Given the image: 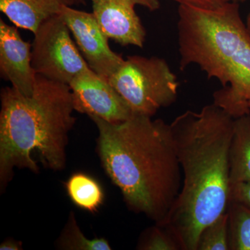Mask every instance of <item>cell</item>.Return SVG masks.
<instances>
[{
  "label": "cell",
  "instance_id": "1",
  "mask_svg": "<svg viewBox=\"0 0 250 250\" xmlns=\"http://www.w3.org/2000/svg\"><path fill=\"white\" fill-rule=\"evenodd\" d=\"M234 121L213 103L200 112H184L170 124L182 186L161 226L170 230L182 250H197L202 230L228 210Z\"/></svg>",
  "mask_w": 250,
  "mask_h": 250
},
{
  "label": "cell",
  "instance_id": "2",
  "mask_svg": "<svg viewBox=\"0 0 250 250\" xmlns=\"http://www.w3.org/2000/svg\"><path fill=\"white\" fill-rule=\"evenodd\" d=\"M152 118L135 115L111 123L90 117L104 169L125 203L161 226L182 189V172L170 125Z\"/></svg>",
  "mask_w": 250,
  "mask_h": 250
},
{
  "label": "cell",
  "instance_id": "3",
  "mask_svg": "<svg viewBox=\"0 0 250 250\" xmlns=\"http://www.w3.org/2000/svg\"><path fill=\"white\" fill-rule=\"evenodd\" d=\"M0 98L1 187L11 180L14 167L38 173L35 154L47 168L62 170L68 134L76 121L70 85L36 75L30 96L11 86L1 89Z\"/></svg>",
  "mask_w": 250,
  "mask_h": 250
},
{
  "label": "cell",
  "instance_id": "4",
  "mask_svg": "<svg viewBox=\"0 0 250 250\" xmlns=\"http://www.w3.org/2000/svg\"><path fill=\"white\" fill-rule=\"evenodd\" d=\"M179 67L196 65L223 88L213 94V103L233 118L250 114V34L230 1L216 9L179 5Z\"/></svg>",
  "mask_w": 250,
  "mask_h": 250
},
{
  "label": "cell",
  "instance_id": "5",
  "mask_svg": "<svg viewBox=\"0 0 250 250\" xmlns=\"http://www.w3.org/2000/svg\"><path fill=\"white\" fill-rule=\"evenodd\" d=\"M108 80L136 115L152 117L178 96L177 77L159 57L130 56Z\"/></svg>",
  "mask_w": 250,
  "mask_h": 250
},
{
  "label": "cell",
  "instance_id": "6",
  "mask_svg": "<svg viewBox=\"0 0 250 250\" xmlns=\"http://www.w3.org/2000/svg\"><path fill=\"white\" fill-rule=\"evenodd\" d=\"M70 34L60 14L41 24L31 43V63L36 75L70 85L91 70Z\"/></svg>",
  "mask_w": 250,
  "mask_h": 250
},
{
  "label": "cell",
  "instance_id": "7",
  "mask_svg": "<svg viewBox=\"0 0 250 250\" xmlns=\"http://www.w3.org/2000/svg\"><path fill=\"white\" fill-rule=\"evenodd\" d=\"M73 35L77 47L90 68L108 80L125 62L108 45V38L102 30L93 13L63 6L60 14Z\"/></svg>",
  "mask_w": 250,
  "mask_h": 250
},
{
  "label": "cell",
  "instance_id": "8",
  "mask_svg": "<svg viewBox=\"0 0 250 250\" xmlns=\"http://www.w3.org/2000/svg\"><path fill=\"white\" fill-rule=\"evenodd\" d=\"M75 111L108 123H121L135 116L132 108L106 79L93 70L70 83Z\"/></svg>",
  "mask_w": 250,
  "mask_h": 250
},
{
  "label": "cell",
  "instance_id": "9",
  "mask_svg": "<svg viewBox=\"0 0 250 250\" xmlns=\"http://www.w3.org/2000/svg\"><path fill=\"white\" fill-rule=\"evenodd\" d=\"M18 28L0 19V75L18 92L30 96L36 81L31 63L32 44L23 40Z\"/></svg>",
  "mask_w": 250,
  "mask_h": 250
},
{
  "label": "cell",
  "instance_id": "10",
  "mask_svg": "<svg viewBox=\"0 0 250 250\" xmlns=\"http://www.w3.org/2000/svg\"><path fill=\"white\" fill-rule=\"evenodd\" d=\"M136 5L134 0H92V13L108 39L124 47L143 48L146 31Z\"/></svg>",
  "mask_w": 250,
  "mask_h": 250
},
{
  "label": "cell",
  "instance_id": "11",
  "mask_svg": "<svg viewBox=\"0 0 250 250\" xmlns=\"http://www.w3.org/2000/svg\"><path fill=\"white\" fill-rule=\"evenodd\" d=\"M75 0H0V11L15 26L33 34L42 22L60 14L63 6Z\"/></svg>",
  "mask_w": 250,
  "mask_h": 250
},
{
  "label": "cell",
  "instance_id": "12",
  "mask_svg": "<svg viewBox=\"0 0 250 250\" xmlns=\"http://www.w3.org/2000/svg\"><path fill=\"white\" fill-rule=\"evenodd\" d=\"M229 165L230 184L250 182V114L235 119Z\"/></svg>",
  "mask_w": 250,
  "mask_h": 250
},
{
  "label": "cell",
  "instance_id": "13",
  "mask_svg": "<svg viewBox=\"0 0 250 250\" xmlns=\"http://www.w3.org/2000/svg\"><path fill=\"white\" fill-rule=\"evenodd\" d=\"M69 197L79 208L95 213L103 205L104 192L100 184L88 174H72L65 184Z\"/></svg>",
  "mask_w": 250,
  "mask_h": 250
},
{
  "label": "cell",
  "instance_id": "14",
  "mask_svg": "<svg viewBox=\"0 0 250 250\" xmlns=\"http://www.w3.org/2000/svg\"><path fill=\"white\" fill-rule=\"evenodd\" d=\"M228 212L229 250H250V208L229 202Z\"/></svg>",
  "mask_w": 250,
  "mask_h": 250
},
{
  "label": "cell",
  "instance_id": "15",
  "mask_svg": "<svg viewBox=\"0 0 250 250\" xmlns=\"http://www.w3.org/2000/svg\"><path fill=\"white\" fill-rule=\"evenodd\" d=\"M58 248L67 250H111L108 241L103 238L89 239L80 229L73 212L69 216L63 231L59 238Z\"/></svg>",
  "mask_w": 250,
  "mask_h": 250
},
{
  "label": "cell",
  "instance_id": "16",
  "mask_svg": "<svg viewBox=\"0 0 250 250\" xmlns=\"http://www.w3.org/2000/svg\"><path fill=\"white\" fill-rule=\"evenodd\" d=\"M229 250V214L227 210L202 230L197 250Z\"/></svg>",
  "mask_w": 250,
  "mask_h": 250
},
{
  "label": "cell",
  "instance_id": "17",
  "mask_svg": "<svg viewBox=\"0 0 250 250\" xmlns=\"http://www.w3.org/2000/svg\"><path fill=\"white\" fill-rule=\"evenodd\" d=\"M137 249L142 250H179L178 241L167 228L156 225L147 229L140 238Z\"/></svg>",
  "mask_w": 250,
  "mask_h": 250
},
{
  "label": "cell",
  "instance_id": "18",
  "mask_svg": "<svg viewBox=\"0 0 250 250\" xmlns=\"http://www.w3.org/2000/svg\"><path fill=\"white\" fill-rule=\"evenodd\" d=\"M229 202H237L250 208V182L230 184Z\"/></svg>",
  "mask_w": 250,
  "mask_h": 250
},
{
  "label": "cell",
  "instance_id": "19",
  "mask_svg": "<svg viewBox=\"0 0 250 250\" xmlns=\"http://www.w3.org/2000/svg\"><path fill=\"white\" fill-rule=\"evenodd\" d=\"M179 5L192 6L197 9L213 10L216 9L231 0H173Z\"/></svg>",
  "mask_w": 250,
  "mask_h": 250
},
{
  "label": "cell",
  "instance_id": "20",
  "mask_svg": "<svg viewBox=\"0 0 250 250\" xmlns=\"http://www.w3.org/2000/svg\"><path fill=\"white\" fill-rule=\"evenodd\" d=\"M137 5L142 6L150 11H154L160 8L159 0H134Z\"/></svg>",
  "mask_w": 250,
  "mask_h": 250
},
{
  "label": "cell",
  "instance_id": "21",
  "mask_svg": "<svg viewBox=\"0 0 250 250\" xmlns=\"http://www.w3.org/2000/svg\"><path fill=\"white\" fill-rule=\"evenodd\" d=\"M22 249V243L13 241V240H7V241L3 242L0 245V250H19Z\"/></svg>",
  "mask_w": 250,
  "mask_h": 250
},
{
  "label": "cell",
  "instance_id": "22",
  "mask_svg": "<svg viewBox=\"0 0 250 250\" xmlns=\"http://www.w3.org/2000/svg\"><path fill=\"white\" fill-rule=\"evenodd\" d=\"M246 26L247 28H248V30L249 31L250 34V11L249 14H248V18H247L246 20Z\"/></svg>",
  "mask_w": 250,
  "mask_h": 250
},
{
  "label": "cell",
  "instance_id": "23",
  "mask_svg": "<svg viewBox=\"0 0 250 250\" xmlns=\"http://www.w3.org/2000/svg\"><path fill=\"white\" fill-rule=\"evenodd\" d=\"M76 4H85V0H75Z\"/></svg>",
  "mask_w": 250,
  "mask_h": 250
},
{
  "label": "cell",
  "instance_id": "24",
  "mask_svg": "<svg viewBox=\"0 0 250 250\" xmlns=\"http://www.w3.org/2000/svg\"><path fill=\"white\" fill-rule=\"evenodd\" d=\"M231 1H235V2H244L246 0H231Z\"/></svg>",
  "mask_w": 250,
  "mask_h": 250
},
{
  "label": "cell",
  "instance_id": "25",
  "mask_svg": "<svg viewBox=\"0 0 250 250\" xmlns=\"http://www.w3.org/2000/svg\"><path fill=\"white\" fill-rule=\"evenodd\" d=\"M248 105H249V108H250V100L249 101V103H248Z\"/></svg>",
  "mask_w": 250,
  "mask_h": 250
}]
</instances>
